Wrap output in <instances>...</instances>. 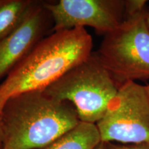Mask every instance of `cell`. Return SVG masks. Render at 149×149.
<instances>
[{
	"label": "cell",
	"instance_id": "1",
	"mask_svg": "<svg viewBox=\"0 0 149 149\" xmlns=\"http://www.w3.org/2000/svg\"><path fill=\"white\" fill-rule=\"evenodd\" d=\"M0 121L4 149H42L80 122L71 104L56 100L44 90L11 97Z\"/></svg>",
	"mask_w": 149,
	"mask_h": 149
},
{
	"label": "cell",
	"instance_id": "2",
	"mask_svg": "<svg viewBox=\"0 0 149 149\" xmlns=\"http://www.w3.org/2000/svg\"><path fill=\"white\" fill-rule=\"evenodd\" d=\"M93 38L84 28L54 31L42 39L0 84V113L11 97L44 90L93 53Z\"/></svg>",
	"mask_w": 149,
	"mask_h": 149
},
{
	"label": "cell",
	"instance_id": "3",
	"mask_svg": "<svg viewBox=\"0 0 149 149\" xmlns=\"http://www.w3.org/2000/svg\"><path fill=\"white\" fill-rule=\"evenodd\" d=\"M120 87L93 52L44 91L56 100L71 104L80 122L96 124Z\"/></svg>",
	"mask_w": 149,
	"mask_h": 149
},
{
	"label": "cell",
	"instance_id": "4",
	"mask_svg": "<svg viewBox=\"0 0 149 149\" xmlns=\"http://www.w3.org/2000/svg\"><path fill=\"white\" fill-rule=\"evenodd\" d=\"M146 9L125 19L116 29L104 35L98 51L94 52L120 86L128 81L149 80Z\"/></svg>",
	"mask_w": 149,
	"mask_h": 149
},
{
	"label": "cell",
	"instance_id": "5",
	"mask_svg": "<svg viewBox=\"0 0 149 149\" xmlns=\"http://www.w3.org/2000/svg\"><path fill=\"white\" fill-rule=\"evenodd\" d=\"M96 125L102 142L131 144L149 141V97L146 86L135 81L122 84Z\"/></svg>",
	"mask_w": 149,
	"mask_h": 149
},
{
	"label": "cell",
	"instance_id": "6",
	"mask_svg": "<svg viewBox=\"0 0 149 149\" xmlns=\"http://www.w3.org/2000/svg\"><path fill=\"white\" fill-rule=\"evenodd\" d=\"M54 31L88 26L104 35L125 19V0H59L44 1Z\"/></svg>",
	"mask_w": 149,
	"mask_h": 149
},
{
	"label": "cell",
	"instance_id": "7",
	"mask_svg": "<svg viewBox=\"0 0 149 149\" xmlns=\"http://www.w3.org/2000/svg\"><path fill=\"white\" fill-rule=\"evenodd\" d=\"M51 27V14L40 1L18 29L0 40V79L8 75Z\"/></svg>",
	"mask_w": 149,
	"mask_h": 149
},
{
	"label": "cell",
	"instance_id": "8",
	"mask_svg": "<svg viewBox=\"0 0 149 149\" xmlns=\"http://www.w3.org/2000/svg\"><path fill=\"white\" fill-rule=\"evenodd\" d=\"M101 142L95 124L80 122L74 128L42 149H95Z\"/></svg>",
	"mask_w": 149,
	"mask_h": 149
},
{
	"label": "cell",
	"instance_id": "9",
	"mask_svg": "<svg viewBox=\"0 0 149 149\" xmlns=\"http://www.w3.org/2000/svg\"><path fill=\"white\" fill-rule=\"evenodd\" d=\"M40 1L0 0V40L18 29Z\"/></svg>",
	"mask_w": 149,
	"mask_h": 149
},
{
	"label": "cell",
	"instance_id": "10",
	"mask_svg": "<svg viewBox=\"0 0 149 149\" xmlns=\"http://www.w3.org/2000/svg\"><path fill=\"white\" fill-rule=\"evenodd\" d=\"M146 3V0H125V19L144 11Z\"/></svg>",
	"mask_w": 149,
	"mask_h": 149
},
{
	"label": "cell",
	"instance_id": "11",
	"mask_svg": "<svg viewBox=\"0 0 149 149\" xmlns=\"http://www.w3.org/2000/svg\"><path fill=\"white\" fill-rule=\"evenodd\" d=\"M106 143V142H105ZM107 149H149V141L131 144H115L114 143L108 142Z\"/></svg>",
	"mask_w": 149,
	"mask_h": 149
},
{
	"label": "cell",
	"instance_id": "12",
	"mask_svg": "<svg viewBox=\"0 0 149 149\" xmlns=\"http://www.w3.org/2000/svg\"><path fill=\"white\" fill-rule=\"evenodd\" d=\"M3 148V133L1 129V121H0V149Z\"/></svg>",
	"mask_w": 149,
	"mask_h": 149
},
{
	"label": "cell",
	"instance_id": "13",
	"mask_svg": "<svg viewBox=\"0 0 149 149\" xmlns=\"http://www.w3.org/2000/svg\"><path fill=\"white\" fill-rule=\"evenodd\" d=\"M95 149H107V144H106L105 142H102V141L100 144L97 145V146L95 147Z\"/></svg>",
	"mask_w": 149,
	"mask_h": 149
},
{
	"label": "cell",
	"instance_id": "14",
	"mask_svg": "<svg viewBox=\"0 0 149 149\" xmlns=\"http://www.w3.org/2000/svg\"><path fill=\"white\" fill-rule=\"evenodd\" d=\"M146 21L147 23V25L149 28V7H147L146 12Z\"/></svg>",
	"mask_w": 149,
	"mask_h": 149
},
{
	"label": "cell",
	"instance_id": "15",
	"mask_svg": "<svg viewBox=\"0 0 149 149\" xmlns=\"http://www.w3.org/2000/svg\"><path fill=\"white\" fill-rule=\"evenodd\" d=\"M146 88L147 93H148V97H149V84L146 86Z\"/></svg>",
	"mask_w": 149,
	"mask_h": 149
},
{
	"label": "cell",
	"instance_id": "16",
	"mask_svg": "<svg viewBox=\"0 0 149 149\" xmlns=\"http://www.w3.org/2000/svg\"><path fill=\"white\" fill-rule=\"evenodd\" d=\"M3 149H4V148H3Z\"/></svg>",
	"mask_w": 149,
	"mask_h": 149
}]
</instances>
